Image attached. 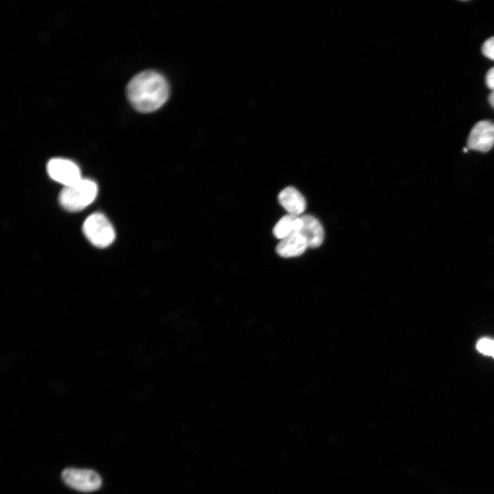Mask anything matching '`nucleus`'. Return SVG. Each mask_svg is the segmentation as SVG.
<instances>
[{"label":"nucleus","instance_id":"nucleus-1","mask_svg":"<svg viewBox=\"0 0 494 494\" xmlns=\"http://www.w3.org/2000/svg\"><path fill=\"white\" fill-rule=\"evenodd\" d=\"M169 94L166 79L155 71H144L134 76L126 87L130 104L139 112L152 113L161 107Z\"/></svg>","mask_w":494,"mask_h":494},{"label":"nucleus","instance_id":"nucleus-2","mask_svg":"<svg viewBox=\"0 0 494 494\" xmlns=\"http://www.w3.org/2000/svg\"><path fill=\"white\" fill-rule=\"evenodd\" d=\"M98 191L96 183L89 178H81L77 183L64 187L58 200L60 205L71 212L81 211L91 204Z\"/></svg>","mask_w":494,"mask_h":494},{"label":"nucleus","instance_id":"nucleus-3","mask_svg":"<svg viewBox=\"0 0 494 494\" xmlns=\"http://www.w3.org/2000/svg\"><path fill=\"white\" fill-rule=\"evenodd\" d=\"M82 231L88 240L98 248L110 246L115 238L113 225L104 214L99 212L91 214L85 220Z\"/></svg>","mask_w":494,"mask_h":494},{"label":"nucleus","instance_id":"nucleus-4","mask_svg":"<svg viewBox=\"0 0 494 494\" xmlns=\"http://www.w3.org/2000/svg\"><path fill=\"white\" fill-rule=\"evenodd\" d=\"M62 481L68 486L82 492H93L102 485V478L91 469L66 468L62 473Z\"/></svg>","mask_w":494,"mask_h":494},{"label":"nucleus","instance_id":"nucleus-5","mask_svg":"<svg viewBox=\"0 0 494 494\" xmlns=\"http://www.w3.org/2000/svg\"><path fill=\"white\" fill-rule=\"evenodd\" d=\"M47 171L51 179L64 187L71 185L82 178L78 165L66 158H51L47 164Z\"/></svg>","mask_w":494,"mask_h":494},{"label":"nucleus","instance_id":"nucleus-6","mask_svg":"<svg viewBox=\"0 0 494 494\" xmlns=\"http://www.w3.org/2000/svg\"><path fill=\"white\" fill-rule=\"evenodd\" d=\"M494 145V123L481 120L472 128L467 139L468 148L486 152Z\"/></svg>","mask_w":494,"mask_h":494},{"label":"nucleus","instance_id":"nucleus-7","mask_svg":"<svg viewBox=\"0 0 494 494\" xmlns=\"http://www.w3.org/2000/svg\"><path fill=\"white\" fill-rule=\"evenodd\" d=\"M278 200L288 214L299 216L306 208L305 198L293 187L284 188L279 193Z\"/></svg>","mask_w":494,"mask_h":494},{"label":"nucleus","instance_id":"nucleus-8","mask_svg":"<svg viewBox=\"0 0 494 494\" xmlns=\"http://www.w3.org/2000/svg\"><path fill=\"white\" fill-rule=\"evenodd\" d=\"M307 247L305 237L300 233H294L281 239L276 252L283 257H293L302 255Z\"/></svg>","mask_w":494,"mask_h":494},{"label":"nucleus","instance_id":"nucleus-9","mask_svg":"<svg viewBox=\"0 0 494 494\" xmlns=\"http://www.w3.org/2000/svg\"><path fill=\"white\" fill-rule=\"evenodd\" d=\"M303 222L300 233L305 237L308 247L316 248L324 239V230L320 222L311 215L301 216Z\"/></svg>","mask_w":494,"mask_h":494},{"label":"nucleus","instance_id":"nucleus-10","mask_svg":"<svg viewBox=\"0 0 494 494\" xmlns=\"http://www.w3.org/2000/svg\"><path fill=\"white\" fill-rule=\"evenodd\" d=\"M303 222L301 216L287 214L282 217L273 228L274 236L282 239L294 233H299Z\"/></svg>","mask_w":494,"mask_h":494},{"label":"nucleus","instance_id":"nucleus-11","mask_svg":"<svg viewBox=\"0 0 494 494\" xmlns=\"http://www.w3.org/2000/svg\"><path fill=\"white\" fill-rule=\"evenodd\" d=\"M476 348L482 354L494 358V340L483 338L478 340Z\"/></svg>","mask_w":494,"mask_h":494},{"label":"nucleus","instance_id":"nucleus-12","mask_svg":"<svg viewBox=\"0 0 494 494\" xmlns=\"http://www.w3.org/2000/svg\"><path fill=\"white\" fill-rule=\"evenodd\" d=\"M482 51L486 58L494 60V36L484 41L482 47Z\"/></svg>","mask_w":494,"mask_h":494},{"label":"nucleus","instance_id":"nucleus-13","mask_svg":"<svg viewBox=\"0 0 494 494\" xmlns=\"http://www.w3.org/2000/svg\"><path fill=\"white\" fill-rule=\"evenodd\" d=\"M486 84L492 92H494V67L490 69L485 76Z\"/></svg>","mask_w":494,"mask_h":494},{"label":"nucleus","instance_id":"nucleus-14","mask_svg":"<svg viewBox=\"0 0 494 494\" xmlns=\"http://www.w3.org/2000/svg\"><path fill=\"white\" fill-rule=\"evenodd\" d=\"M489 102L491 106L494 108V92H492L489 96Z\"/></svg>","mask_w":494,"mask_h":494}]
</instances>
